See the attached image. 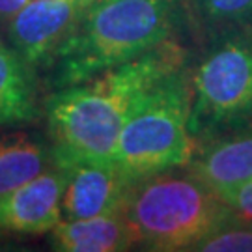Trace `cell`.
<instances>
[{"instance_id":"6da1fadb","label":"cell","mask_w":252,"mask_h":252,"mask_svg":"<svg viewBox=\"0 0 252 252\" xmlns=\"http://www.w3.org/2000/svg\"><path fill=\"white\" fill-rule=\"evenodd\" d=\"M183 63L187 54L170 39L131 62L53 90L43 110L54 162L112 161L120 131L136 101Z\"/></svg>"},{"instance_id":"7a4b0ae2","label":"cell","mask_w":252,"mask_h":252,"mask_svg":"<svg viewBox=\"0 0 252 252\" xmlns=\"http://www.w3.org/2000/svg\"><path fill=\"white\" fill-rule=\"evenodd\" d=\"M189 15V0H94L47 69L53 90L161 47Z\"/></svg>"},{"instance_id":"3957f363","label":"cell","mask_w":252,"mask_h":252,"mask_svg":"<svg viewBox=\"0 0 252 252\" xmlns=\"http://www.w3.org/2000/svg\"><path fill=\"white\" fill-rule=\"evenodd\" d=\"M146 251H194V247L234 219L230 207L187 166L153 174L133 185L124 207Z\"/></svg>"},{"instance_id":"277c9868","label":"cell","mask_w":252,"mask_h":252,"mask_svg":"<svg viewBox=\"0 0 252 252\" xmlns=\"http://www.w3.org/2000/svg\"><path fill=\"white\" fill-rule=\"evenodd\" d=\"M189 63L153 84L129 112L120 131L112 162L133 185L153 174L187 166L196 152L189 131Z\"/></svg>"},{"instance_id":"5b68a950","label":"cell","mask_w":252,"mask_h":252,"mask_svg":"<svg viewBox=\"0 0 252 252\" xmlns=\"http://www.w3.org/2000/svg\"><path fill=\"white\" fill-rule=\"evenodd\" d=\"M189 131L196 146L252 118V30L239 27L213 36L190 73Z\"/></svg>"},{"instance_id":"8992f818","label":"cell","mask_w":252,"mask_h":252,"mask_svg":"<svg viewBox=\"0 0 252 252\" xmlns=\"http://www.w3.org/2000/svg\"><path fill=\"white\" fill-rule=\"evenodd\" d=\"M90 4L92 0H28L2 34L36 71L49 69Z\"/></svg>"},{"instance_id":"52a82bcc","label":"cell","mask_w":252,"mask_h":252,"mask_svg":"<svg viewBox=\"0 0 252 252\" xmlns=\"http://www.w3.org/2000/svg\"><path fill=\"white\" fill-rule=\"evenodd\" d=\"M65 172L62 200V219H88L124 211L133 183L112 161L77 159L56 162Z\"/></svg>"},{"instance_id":"ba28073f","label":"cell","mask_w":252,"mask_h":252,"mask_svg":"<svg viewBox=\"0 0 252 252\" xmlns=\"http://www.w3.org/2000/svg\"><path fill=\"white\" fill-rule=\"evenodd\" d=\"M65 172L53 166L28 181L21 189L0 198V232L36 235L51 232L62 220V200Z\"/></svg>"},{"instance_id":"9c48e42d","label":"cell","mask_w":252,"mask_h":252,"mask_svg":"<svg viewBox=\"0 0 252 252\" xmlns=\"http://www.w3.org/2000/svg\"><path fill=\"white\" fill-rule=\"evenodd\" d=\"M189 172L215 194L252 180V127H235L196 146Z\"/></svg>"},{"instance_id":"30bf717a","label":"cell","mask_w":252,"mask_h":252,"mask_svg":"<svg viewBox=\"0 0 252 252\" xmlns=\"http://www.w3.org/2000/svg\"><path fill=\"white\" fill-rule=\"evenodd\" d=\"M41 112L37 71L0 32V129L34 124Z\"/></svg>"},{"instance_id":"8fae6325","label":"cell","mask_w":252,"mask_h":252,"mask_svg":"<svg viewBox=\"0 0 252 252\" xmlns=\"http://www.w3.org/2000/svg\"><path fill=\"white\" fill-rule=\"evenodd\" d=\"M49 234L51 247L62 252H122L136 245V235L124 211L62 219Z\"/></svg>"},{"instance_id":"7c38bea8","label":"cell","mask_w":252,"mask_h":252,"mask_svg":"<svg viewBox=\"0 0 252 252\" xmlns=\"http://www.w3.org/2000/svg\"><path fill=\"white\" fill-rule=\"evenodd\" d=\"M54 164L51 140L39 133L13 131L0 136V198L21 189Z\"/></svg>"},{"instance_id":"4fadbf2b","label":"cell","mask_w":252,"mask_h":252,"mask_svg":"<svg viewBox=\"0 0 252 252\" xmlns=\"http://www.w3.org/2000/svg\"><path fill=\"white\" fill-rule=\"evenodd\" d=\"M189 13L209 34L247 27L252 21V0H189Z\"/></svg>"},{"instance_id":"5bb4252c","label":"cell","mask_w":252,"mask_h":252,"mask_svg":"<svg viewBox=\"0 0 252 252\" xmlns=\"http://www.w3.org/2000/svg\"><path fill=\"white\" fill-rule=\"evenodd\" d=\"M194 251L200 252H252V220L232 219L206 239Z\"/></svg>"},{"instance_id":"9a60e30c","label":"cell","mask_w":252,"mask_h":252,"mask_svg":"<svg viewBox=\"0 0 252 252\" xmlns=\"http://www.w3.org/2000/svg\"><path fill=\"white\" fill-rule=\"evenodd\" d=\"M220 200L230 207L235 219L252 220V180L220 194Z\"/></svg>"},{"instance_id":"2e32d148","label":"cell","mask_w":252,"mask_h":252,"mask_svg":"<svg viewBox=\"0 0 252 252\" xmlns=\"http://www.w3.org/2000/svg\"><path fill=\"white\" fill-rule=\"evenodd\" d=\"M28 0H0V32L8 27V23L13 19V15L27 4Z\"/></svg>"},{"instance_id":"e0dca14e","label":"cell","mask_w":252,"mask_h":252,"mask_svg":"<svg viewBox=\"0 0 252 252\" xmlns=\"http://www.w3.org/2000/svg\"><path fill=\"white\" fill-rule=\"evenodd\" d=\"M92 2H94V0H92Z\"/></svg>"}]
</instances>
